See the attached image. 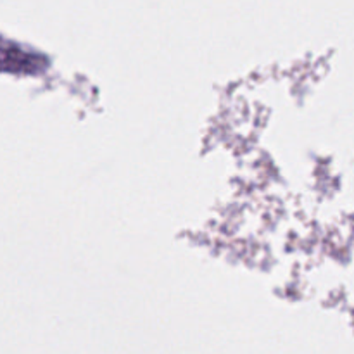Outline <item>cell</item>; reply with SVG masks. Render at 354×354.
Segmentation results:
<instances>
[{
	"label": "cell",
	"mask_w": 354,
	"mask_h": 354,
	"mask_svg": "<svg viewBox=\"0 0 354 354\" xmlns=\"http://www.w3.org/2000/svg\"><path fill=\"white\" fill-rule=\"evenodd\" d=\"M37 66V59L17 48H0V68L12 71H28Z\"/></svg>",
	"instance_id": "6da1fadb"
}]
</instances>
